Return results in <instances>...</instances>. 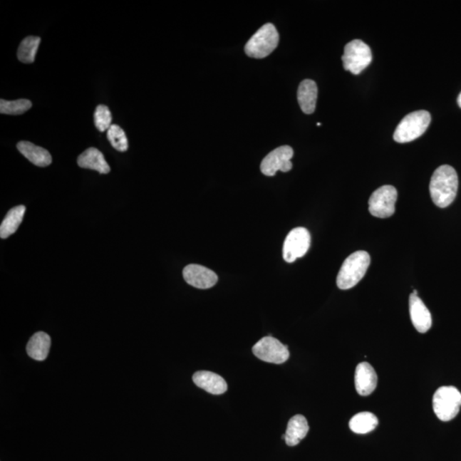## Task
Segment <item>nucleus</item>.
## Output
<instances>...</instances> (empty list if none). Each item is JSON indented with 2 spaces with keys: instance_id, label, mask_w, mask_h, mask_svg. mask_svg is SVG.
I'll list each match as a JSON object with an SVG mask.
<instances>
[{
  "instance_id": "16",
  "label": "nucleus",
  "mask_w": 461,
  "mask_h": 461,
  "mask_svg": "<svg viewBox=\"0 0 461 461\" xmlns=\"http://www.w3.org/2000/svg\"><path fill=\"white\" fill-rule=\"evenodd\" d=\"M16 147L29 162L38 167H47L53 162V157L48 150L30 142L21 141L17 144Z\"/></svg>"
},
{
  "instance_id": "23",
  "label": "nucleus",
  "mask_w": 461,
  "mask_h": 461,
  "mask_svg": "<svg viewBox=\"0 0 461 461\" xmlns=\"http://www.w3.org/2000/svg\"><path fill=\"white\" fill-rule=\"evenodd\" d=\"M32 107L31 101L28 99H19L15 101L0 100V112L6 115H21Z\"/></svg>"
},
{
  "instance_id": "20",
  "label": "nucleus",
  "mask_w": 461,
  "mask_h": 461,
  "mask_svg": "<svg viewBox=\"0 0 461 461\" xmlns=\"http://www.w3.org/2000/svg\"><path fill=\"white\" fill-rule=\"evenodd\" d=\"M25 212L26 208L24 205L16 206L9 210L6 218L4 219L1 226H0L1 239H7L8 237L15 234L23 222Z\"/></svg>"
},
{
  "instance_id": "26",
  "label": "nucleus",
  "mask_w": 461,
  "mask_h": 461,
  "mask_svg": "<svg viewBox=\"0 0 461 461\" xmlns=\"http://www.w3.org/2000/svg\"><path fill=\"white\" fill-rule=\"evenodd\" d=\"M458 105L461 108V93L459 95L458 99H457Z\"/></svg>"
},
{
  "instance_id": "14",
  "label": "nucleus",
  "mask_w": 461,
  "mask_h": 461,
  "mask_svg": "<svg viewBox=\"0 0 461 461\" xmlns=\"http://www.w3.org/2000/svg\"><path fill=\"white\" fill-rule=\"evenodd\" d=\"M192 379L197 387L212 395H222L227 390L225 379L209 371H200L194 373Z\"/></svg>"
},
{
  "instance_id": "5",
  "label": "nucleus",
  "mask_w": 461,
  "mask_h": 461,
  "mask_svg": "<svg viewBox=\"0 0 461 461\" xmlns=\"http://www.w3.org/2000/svg\"><path fill=\"white\" fill-rule=\"evenodd\" d=\"M435 415L442 421H450L457 416L461 407V393L454 386L439 388L433 395Z\"/></svg>"
},
{
  "instance_id": "4",
  "label": "nucleus",
  "mask_w": 461,
  "mask_h": 461,
  "mask_svg": "<svg viewBox=\"0 0 461 461\" xmlns=\"http://www.w3.org/2000/svg\"><path fill=\"white\" fill-rule=\"evenodd\" d=\"M279 36L276 28L272 24H266L249 38L244 51L249 57L264 58L277 48Z\"/></svg>"
},
{
  "instance_id": "2",
  "label": "nucleus",
  "mask_w": 461,
  "mask_h": 461,
  "mask_svg": "<svg viewBox=\"0 0 461 461\" xmlns=\"http://www.w3.org/2000/svg\"><path fill=\"white\" fill-rule=\"evenodd\" d=\"M371 258L368 252H356L344 261L337 278V286L341 290H348L356 286L365 276L369 268Z\"/></svg>"
},
{
  "instance_id": "13",
  "label": "nucleus",
  "mask_w": 461,
  "mask_h": 461,
  "mask_svg": "<svg viewBox=\"0 0 461 461\" xmlns=\"http://www.w3.org/2000/svg\"><path fill=\"white\" fill-rule=\"evenodd\" d=\"M378 385V376L368 363L357 366L355 373V385L357 393L367 396L373 393Z\"/></svg>"
},
{
  "instance_id": "1",
  "label": "nucleus",
  "mask_w": 461,
  "mask_h": 461,
  "mask_svg": "<svg viewBox=\"0 0 461 461\" xmlns=\"http://www.w3.org/2000/svg\"><path fill=\"white\" fill-rule=\"evenodd\" d=\"M458 187V175L453 167H437L430 182V193L434 204L439 208H447L455 201Z\"/></svg>"
},
{
  "instance_id": "22",
  "label": "nucleus",
  "mask_w": 461,
  "mask_h": 461,
  "mask_svg": "<svg viewBox=\"0 0 461 461\" xmlns=\"http://www.w3.org/2000/svg\"><path fill=\"white\" fill-rule=\"evenodd\" d=\"M41 41L40 37L29 36L21 42L19 50H17V58L21 63H32L34 62Z\"/></svg>"
},
{
  "instance_id": "25",
  "label": "nucleus",
  "mask_w": 461,
  "mask_h": 461,
  "mask_svg": "<svg viewBox=\"0 0 461 461\" xmlns=\"http://www.w3.org/2000/svg\"><path fill=\"white\" fill-rule=\"evenodd\" d=\"M112 115L106 105H98L94 113V123L98 130L105 132L112 126Z\"/></svg>"
},
{
  "instance_id": "3",
  "label": "nucleus",
  "mask_w": 461,
  "mask_h": 461,
  "mask_svg": "<svg viewBox=\"0 0 461 461\" xmlns=\"http://www.w3.org/2000/svg\"><path fill=\"white\" fill-rule=\"evenodd\" d=\"M430 115L426 110L412 112L400 120L394 133V140L398 143H408L423 135L430 126Z\"/></svg>"
},
{
  "instance_id": "8",
  "label": "nucleus",
  "mask_w": 461,
  "mask_h": 461,
  "mask_svg": "<svg viewBox=\"0 0 461 461\" xmlns=\"http://www.w3.org/2000/svg\"><path fill=\"white\" fill-rule=\"evenodd\" d=\"M253 354L265 363L282 364L290 357L288 346L278 339L268 336L262 338L252 348Z\"/></svg>"
},
{
  "instance_id": "10",
  "label": "nucleus",
  "mask_w": 461,
  "mask_h": 461,
  "mask_svg": "<svg viewBox=\"0 0 461 461\" xmlns=\"http://www.w3.org/2000/svg\"><path fill=\"white\" fill-rule=\"evenodd\" d=\"M294 155L291 146H280L271 152L261 163V173L274 176L278 171L289 172L292 169L291 158Z\"/></svg>"
},
{
  "instance_id": "9",
  "label": "nucleus",
  "mask_w": 461,
  "mask_h": 461,
  "mask_svg": "<svg viewBox=\"0 0 461 461\" xmlns=\"http://www.w3.org/2000/svg\"><path fill=\"white\" fill-rule=\"evenodd\" d=\"M311 244V236L304 227L292 229L284 242L283 257L288 264H292L297 258L303 257L308 252Z\"/></svg>"
},
{
  "instance_id": "24",
  "label": "nucleus",
  "mask_w": 461,
  "mask_h": 461,
  "mask_svg": "<svg viewBox=\"0 0 461 461\" xmlns=\"http://www.w3.org/2000/svg\"><path fill=\"white\" fill-rule=\"evenodd\" d=\"M108 140L110 143L118 152H127L128 150V141L123 129L118 125H112L107 131Z\"/></svg>"
},
{
  "instance_id": "12",
  "label": "nucleus",
  "mask_w": 461,
  "mask_h": 461,
  "mask_svg": "<svg viewBox=\"0 0 461 461\" xmlns=\"http://www.w3.org/2000/svg\"><path fill=\"white\" fill-rule=\"evenodd\" d=\"M409 312L415 328L420 333H425L432 325V314L418 294L412 293L409 297Z\"/></svg>"
},
{
  "instance_id": "21",
  "label": "nucleus",
  "mask_w": 461,
  "mask_h": 461,
  "mask_svg": "<svg viewBox=\"0 0 461 461\" xmlns=\"http://www.w3.org/2000/svg\"><path fill=\"white\" fill-rule=\"evenodd\" d=\"M378 420L373 413L363 412L357 413L350 421V428L356 434H367L377 428Z\"/></svg>"
},
{
  "instance_id": "15",
  "label": "nucleus",
  "mask_w": 461,
  "mask_h": 461,
  "mask_svg": "<svg viewBox=\"0 0 461 461\" xmlns=\"http://www.w3.org/2000/svg\"><path fill=\"white\" fill-rule=\"evenodd\" d=\"M318 97V88L312 80H304L299 85L297 91V100H299L301 110L305 114H313L316 108Z\"/></svg>"
},
{
  "instance_id": "6",
  "label": "nucleus",
  "mask_w": 461,
  "mask_h": 461,
  "mask_svg": "<svg viewBox=\"0 0 461 461\" xmlns=\"http://www.w3.org/2000/svg\"><path fill=\"white\" fill-rule=\"evenodd\" d=\"M373 60L372 51L363 41L354 40L344 47L342 57L344 70L359 75Z\"/></svg>"
},
{
  "instance_id": "7",
  "label": "nucleus",
  "mask_w": 461,
  "mask_h": 461,
  "mask_svg": "<svg viewBox=\"0 0 461 461\" xmlns=\"http://www.w3.org/2000/svg\"><path fill=\"white\" fill-rule=\"evenodd\" d=\"M398 191L392 185H383L371 196L368 204L370 213L375 217L389 218L395 214Z\"/></svg>"
},
{
  "instance_id": "17",
  "label": "nucleus",
  "mask_w": 461,
  "mask_h": 461,
  "mask_svg": "<svg viewBox=\"0 0 461 461\" xmlns=\"http://www.w3.org/2000/svg\"><path fill=\"white\" fill-rule=\"evenodd\" d=\"M77 163L83 169L96 170L103 175L109 174L110 171V167L103 153L94 147L86 150L80 155Z\"/></svg>"
},
{
  "instance_id": "11",
  "label": "nucleus",
  "mask_w": 461,
  "mask_h": 461,
  "mask_svg": "<svg viewBox=\"0 0 461 461\" xmlns=\"http://www.w3.org/2000/svg\"><path fill=\"white\" fill-rule=\"evenodd\" d=\"M185 282L197 289H209L218 281L217 274L206 266L190 264L183 270Z\"/></svg>"
},
{
  "instance_id": "19",
  "label": "nucleus",
  "mask_w": 461,
  "mask_h": 461,
  "mask_svg": "<svg viewBox=\"0 0 461 461\" xmlns=\"http://www.w3.org/2000/svg\"><path fill=\"white\" fill-rule=\"evenodd\" d=\"M51 343L50 336L43 331H38L29 339L27 346L28 355L33 360L45 361L48 356Z\"/></svg>"
},
{
  "instance_id": "18",
  "label": "nucleus",
  "mask_w": 461,
  "mask_h": 461,
  "mask_svg": "<svg viewBox=\"0 0 461 461\" xmlns=\"http://www.w3.org/2000/svg\"><path fill=\"white\" fill-rule=\"evenodd\" d=\"M309 426L306 418L301 415L293 416L288 422L286 434V445L288 446H296L307 436Z\"/></svg>"
}]
</instances>
